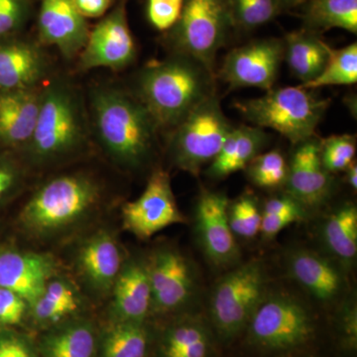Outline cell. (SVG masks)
Returning <instances> with one entry per match:
<instances>
[{
	"label": "cell",
	"mask_w": 357,
	"mask_h": 357,
	"mask_svg": "<svg viewBox=\"0 0 357 357\" xmlns=\"http://www.w3.org/2000/svg\"><path fill=\"white\" fill-rule=\"evenodd\" d=\"M184 0H147L146 14L150 24L160 31H169L177 22Z\"/></svg>",
	"instance_id": "38"
},
{
	"label": "cell",
	"mask_w": 357,
	"mask_h": 357,
	"mask_svg": "<svg viewBox=\"0 0 357 357\" xmlns=\"http://www.w3.org/2000/svg\"><path fill=\"white\" fill-rule=\"evenodd\" d=\"M44 84L0 91V145L23 149L34 131Z\"/></svg>",
	"instance_id": "20"
},
{
	"label": "cell",
	"mask_w": 357,
	"mask_h": 357,
	"mask_svg": "<svg viewBox=\"0 0 357 357\" xmlns=\"http://www.w3.org/2000/svg\"><path fill=\"white\" fill-rule=\"evenodd\" d=\"M112 291L114 321L144 323L152 304L147 260L131 259L122 265Z\"/></svg>",
	"instance_id": "21"
},
{
	"label": "cell",
	"mask_w": 357,
	"mask_h": 357,
	"mask_svg": "<svg viewBox=\"0 0 357 357\" xmlns=\"http://www.w3.org/2000/svg\"><path fill=\"white\" fill-rule=\"evenodd\" d=\"M91 133L117 164L140 169L154 153L160 128L135 95L98 86L91 96Z\"/></svg>",
	"instance_id": "1"
},
{
	"label": "cell",
	"mask_w": 357,
	"mask_h": 357,
	"mask_svg": "<svg viewBox=\"0 0 357 357\" xmlns=\"http://www.w3.org/2000/svg\"><path fill=\"white\" fill-rule=\"evenodd\" d=\"M288 167L287 195L310 213L318 210L333 194L332 174L321 164L319 141L311 139L297 144Z\"/></svg>",
	"instance_id": "16"
},
{
	"label": "cell",
	"mask_w": 357,
	"mask_h": 357,
	"mask_svg": "<svg viewBox=\"0 0 357 357\" xmlns=\"http://www.w3.org/2000/svg\"><path fill=\"white\" fill-rule=\"evenodd\" d=\"M321 164L328 173L345 171L354 162L356 153V136L333 135L319 141Z\"/></svg>",
	"instance_id": "35"
},
{
	"label": "cell",
	"mask_w": 357,
	"mask_h": 357,
	"mask_svg": "<svg viewBox=\"0 0 357 357\" xmlns=\"http://www.w3.org/2000/svg\"><path fill=\"white\" fill-rule=\"evenodd\" d=\"M100 198L95 178L84 174L59 176L33 194L21 211L20 220L33 234H53L82 220Z\"/></svg>",
	"instance_id": "6"
},
{
	"label": "cell",
	"mask_w": 357,
	"mask_h": 357,
	"mask_svg": "<svg viewBox=\"0 0 357 357\" xmlns=\"http://www.w3.org/2000/svg\"><path fill=\"white\" fill-rule=\"evenodd\" d=\"M234 28L253 30L269 23L282 9L280 0H229Z\"/></svg>",
	"instance_id": "32"
},
{
	"label": "cell",
	"mask_w": 357,
	"mask_h": 357,
	"mask_svg": "<svg viewBox=\"0 0 357 357\" xmlns=\"http://www.w3.org/2000/svg\"><path fill=\"white\" fill-rule=\"evenodd\" d=\"M126 229L141 239H147L173 225L184 223L171 178L163 169H157L148 180L144 192L122 208Z\"/></svg>",
	"instance_id": "13"
},
{
	"label": "cell",
	"mask_w": 357,
	"mask_h": 357,
	"mask_svg": "<svg viewBox=\"0 0 357 357\" xmlns=\"http://www.w3.org/2000/svg\"><path fill=\"white\" fill-rule=\"evenodd\" d=\"M309 0H280L282 9L292 8V7L307 3Z\"/></svg>",
	"instance_id": "46"
},
{
	"label": "cell",
	"mask_w": 357,
	"mask_h": 357,
	"mask_svg": "<svg viewBox=\"0 0 357 357\" xmlns=\"http://www.w3.org/2000/svg\"><path fill=\"white\" fill-rule=\"evenodd\" d=\"M31 307L35 319L42 324L58 323L65 317L74 312L70 311L69 307L59 304L44 294H42L41 297L33 304Z\"/></svg>",
	"instance_id": "40"
},
{
	"label": "cell",
	"mask_w": 357,
	"mask_h": 357,
	"mask_svg": "<svg viewBox=\"0 0 357 357\" xmlns=\"http://www.w3.org/2000/svg\"><path fill=\"white\" fill-rule=\"evenodd\" d=\"M229 199L225 194L203 189L195 208V231L208 261L220 270L241 263V251L229 222Z\"/></svg>",
	"instance_id": "11"
},
{
	"label": "cell",
	"mask_w": 357,
	"mask_h": 357,
	"mask_svg": "<svg viewBox=\"0 0 357 357\" xmlns=\"http://www.w3.org/2000/svg\"><path fill=\"white\" fill-rule=\"evenodd\" d=\"M249 344L267 354H285L306 345L316 333L311 307L298 296L270 289L249 321Z\"/></svg>",
	"instance_id": "7"
},
{
	"label": "cell",
	"mask_w": 357,
	"mask_h": 357,
	"mask_svg": "<svg viewBox=\"0 0 357 357\" xmlns=\"http://www.w3.org/2000/svg\"><path fill=\"white\" fill-rule=\"evenodd\" d=\"M91 135L83 96L67 79L54 77L44 84L34 131L22 150L32 165H50L79 153Z\"/></svg>",
	"instance_id": "3"
},
{
	"label": "cell",
	"mask_w": 357,
	"mask_h": 357,
	"mask_svg": "<svg viewBox=\"0 0 357 357\" xmlns=\"http://www.w3.org/2000/svg\"><path fill=\"white\" fill-rule=\"evenodd\" d=\"M330 46L318 33L302 29L289 33L284 39V59L294 76L306 84L323 72L328 62Z\"/></svg>",
	"instance_id": "26"
},
{
	"label": "cell",
	"mask_w": 357,
	"mask_h": 357,
	"mask_svg": "<svg viewBox=\"0 0 357 357\" xmlns=\"http://www.w3.org/2000/svg\"><path fill=\"white\" fill-rule=\"evenodd\" d=\"M135 58L136 44L128 24L126 0H119L114 9L89 31L88 41L79 55V69L123 70Z\"/></svg>",
	"instance_id": "12"
},
{
	"label": "cell",
	"mask_w": 357,
	"mask_h": 357,
	"mask_svg": "<svg viewBox=\"0 0 357 357\" xmlns=\"http://www.w3.org/2000/svg\"><path fill=\"white\" fill-rule=\"evenodd\" d=\"M50 72V58L39 42L0 40V91L41 86Z\"/></svg>",
	"instance_id": "18"
},
{
	"label": "cell",
	"mask_w": 357,
	"mask_h": 357,
	"mask_svg": "<svg viewBox=\"0 0 357 357\" xmlns=\"http://www.w3.org/2000/svg\"><path fill=\"white\" fill-rule=\"evenodd\" d=\"M321 239L326 253L347 273L352 271L357 257V208L354 203L338 206L326 218Z\"/></svg>",
	"instance_id": "24"
},
{
	"label": "cell",
	"mask_w": 357,
	"mask_h": 357,
	"mask_svg": "<svg viewBox=\"0 0 357 357\" xmlns=\"http://www.w3.org/2000/svg\"><path fill=\"white\" fill-rule=\"evenodd\" d=\"M215 93V74L194 59L174 53L148 63L136 79V96L160 129H173Z\"/></svg>",
	"instance_id": "2"
},
{
	"label": "cell",
	"mask_w": 357,
	"mask_h": 357,
	"mask_svg": "<svg viewBox=\"0 0 357 357\" xmlns=\"http://www.w3.org/2000/svg\"><path fill=\"white\" fill-rule=\"evenodd\" d=\"M305 4V29L318 33L340 28L356 34L357 0H309Z\"/></svg>",
	"instance_id": "27"
},
{
	"label": "cell",
	"mask_w": 357,
	"mask_h": 357,
	"mask_svg": "<svg viewBox=\"0 0 357 357\" xmlns=\"http://www.w3.org/2000/svg\"><path fill=\"white\" fill-rule=\"evenodd\" d=\"M151 284V312L184 311L198 297L199 278L194 263L178 248L163 245L147 260Z\"/></svg>",
	"instance_id": "10"
},
{
	"label": "cell",
	"mask_w": 357,
	"mask_h": 357,
	"mask_svg": "<svg viewBox=\"0 0 357 357\" xmlns=\"http://www.w3.org/2000/svg\"><path fill=\"white\" fill-rule=\"evenodd\" d=\"M309 213L292 197L286 194L268 199L261 211L260 234L269 241L293 223L302 222Z\"/></svg>",
	"instance_id": "31"
},
{
	"label": "cell",
	"mask_w": 357,
	"mask_h": 357,
	"mask_svg": "<svg viewBox=\"0 0 357 357\" xmlns=\"http://www.w3.org/2000/svg\"><path fill=\"white\" fill-rule=\"evenodd\" d=\"M245 169L253 184L266 189L285 185L287 178V162L278 150L257 155Z\"/></svg>",
	"instance_id": "33"
},
{
	"label": "cell",
	"mask_w": 357,
	"mask_h": 357,
	"mask_svg": "<svg viewBox=\"0 0 357 357\" xmlns=\"http://www.w3.org/2000/svg\"><path fill=\"white\" fill-rule=\"evenodd\" d=\"M285 264L291 279L321 304H340L349 294L347 272L326 253L295 248L286 253Z\"/></svg>",
	"instance_id": "15"
},
{
	"label": "cell",
	"mask_w": 357,
	"mask_h": 357,
	"mask_svg": "<svg viewBox=\"0 0 357 357\" xmlns=\"http://www.w3.org/2000/svg\"><path fill=\"white\" fill-rule=\"evenodd\" d=\"M269 290V276L261 259L238 263L227 270L208 297V319L215 337L229 342L245 332Z\"/></svg>",
	"instance_id": "4"
},
{
	"label": "cell",
	"mask_w": 357,
	"mask_h": 357,
	"mask_svg": "<svg viewBox=\"0 0 357 357\" xmlns=\"http://www.w3.org/2000/svg\"><path fill=\"white\" fill-rule=\"evenodd\" d=\"M22 181V172L13 160L0 157V201L15 191Z\"/></svg>",
	"instance_id": "41"
},
{
	"label": "cell",
	"mask_w": 357,
	"mask_h": 357,
	"mask_svg": "<svg viewBox=\"0 0 357 357\" xmlns=\"http://www.w3.org/2000/svg\"><path fill=\"white\" fill-rule=\"evenodd\" d=\"M284 40L265 38L234 49L227 54L220 75L231 88L272 89L282 61Z\"/></svg>",
	"instance_id": "14"
},
{
	"label": "cell",
	"mask_w": 357,
	"mask_h": 357,
	"mask_svg": "<svg viewBox=\"0 0 357 357\" xmlns=\"http://www.w3.org/2000/svg\"><path fill=\"white\" fill-rule=\"evenodd\" d=\"M328 103L300 86L268 89L264 96L237 102L236 107L253 126L272 129L297 145L314 137Z\"/></svg>",
	"instance_id": "5"
},
{
	"label": "cell",
	"mask_w": 357,
	"mask_h": 357,
	"mask_svg": "<svg viewBox=\"0 0 357 357\" xmlns=\"http://www.w3.org/2000/svg\"><path fill=\"white\" fill-rule=\"evenodd\" d=\"M28 304L17 294L0 287V325H17L22 321Z\"/></svg>",
	"instance_id": "39"
},
{
	"label": "cell",
	"mask_w": 357,
	"mask_h": 357,
	"mask_svg": "<svg viewBox=\"0 0 357 357\" xmlns=\"http://www.w3.org/2000/svg\"><path fill=\"white\" fill-rule=\"evenodd\" d=\"M230 229L236 237L251 239L260 234L261 211L257 199L251 194H244L229 204Z\"/></svg>",
	"instance_id": "34"
},
{
	"label": "cell",
	"mask_w": 357,
	"mask_h": 357,
	"mask_svg": "<svg viewBox=\"0 0 357 357\" xmlns=\"http://www.w3.org/2000/svg\"><path fill=\"white\" fill-rule=\"evenodd\" d=\"M234 128L217 95L206 98L173 129L170 154L174 165L198 176L220 153Z\"/></svg>",
	"instance_id": "9"
},
{
	"label": "cell",
	"mask_w": 357,
	"mask_h": 357,
	"mask_svg": "<svg viewBox=\"0 0 357 357\" xmlns=\"http://www.w3.org/2000/svg\"><path fill=\"white\" fill-rule=\"evenodd\" d=\"M43 294L47 297L58 302L59 304L69 307L72 312H76L79 307V301H77L76 293L64 281H49Z\"/></svg>",
	"instance_id": "43"
},
{
	"label": "cell",
	"mask_w": 357,
	"mask_h": 357,
	"mask_svg": "<svg viewBox=\"0 0 357 357\" xmlns=\"http://www.w3.org/2000/svg\"><path fill=\"white\" fill-rule=\"evenodd\" d=\"M0 357H36L30 344L16 333H0Z\"/></svg>",
	"instance_id": "42"
},
{
	"label": "cell",
	"mask_w": 357,
	"mask_h": 357,
	"mask_svg": "<svg viewBox=\"0 0 357 357\" xmlns=\"http://www.w3.org/2000/svg\"><path fill=\"white\" fill-rule=\"evenodd\" d=\"M215 337L208 319L185 312L162 335L160 357H213Z\"/></svg>",
	"instance_id": "22"
},
{
	"label": "cell",
	"mask_w": 357,
	"mask_h": 357,
	"mask_svg": "<svg viewBox=\"0 0 357 357\" xmlns=\"http://www.w3.org/2000/svg\"><path fill=\"white\" fill-rule=\"evenodd\" d=\"M267 143V135L257 126H234L223 143L220 153L208 165L206 174L213 178H222L244 170L260 154Z\"/></svg>",
	"instance_id": "25"
},
{
	"label": "cell",
	"mask_w": 357,
	"mask_h": 357,
	"mask_svg": "<svg viewBox=\"0 0 357 357\" xmlns=\"http://www.w3.org/2000/svg\"><path fill=\"white\" fill-rule=\"evenodd\" d=\"M55 272L50 256L27 251L0 250V287L17 294L28 306L41 297Z\"/></svg>",
	"instance_id": "19"
},
{
	"label": "cell",
	"mask_w": 357,
	"mask_h": 357,
	"mask_svg": "<svg viewBox=\"0 0 357 357\" xmlns=\"http://www.w3.org/2000/svg\"><path fill=\"white\" fill-rule=\"evenodd\" d=\"M337 333L342 347L356 351L357 347V307L354 296H347L338 305Z\"/></svg>",
	"instance_id": "37"
},
{
	"label": "cell",
	"mask_w": 357,
	"mask_h": 357,
	"mask_svg": "<svg viewBox=\"0 0 357 357\" xmlns=\"http://www.w3.org/2000/svg\"><path fill=\"white\" fill-rule=\"evenodd\" d=\"M347 181L349 185H351L352 190L356 191L357 189V166L356 163H352L347 169Z\"/></svg>",
	"instance_id": "45"
},
{
	"label": "cell",
	"mask_w": 357,
	"mask_h": 357,
	"mask_svg": "<svg viewBox=\"0 0 357 357\" xmlns=\"http://www.w3.org/2000/svg\"><path fill=\"white\" fill-rule=\"evenodd\" d=\"M31 10V0H0V40L17 36Z\"/></svg>",
	"instance_id": "36"
},
{
	"label": "cell",
	"mask_w": 357,
	"mask_h": 357,
	"mask_svg": "<svg viewBox=\"0 0 357 357\" xmlns=\"http://www.w3.org/2000/svg\"><path fill=\"white\" fill-rule=\"evenodd\" d=\"M232 29L229 0H184L166 41L174 53L194 59L215 74V58Z\"/></svg>",
	"instance_id": "8"
},
{
	"label": "cell",
	"mask_w": 357,
	"mask_h": 357,
	"mask_svg": "<svg viewBox=\"0 0 357 357\" xmlns=\"http://www.w3.org/2000/svg\"><path fill=\"white\" fill-rule=\"evenodd\" d=\"M37 30L42 46L55 47L67 59L79 55L91 31L74 0H40Z\"/></svg>",
	"instance_id": "17"
},
{
	"label": "cell",
	"mask_w": 357,
	"mask_h": 357,
	"mask_svg": "<svg viewBox=\"0 0 357 357\" xmlns=\"http://www.w3.org/2000/svg\"><path fill=\"white\" fill-rule=\"evenodd\" d=\"M79 264L91 287L107 292L122 268L121 253L114 237L102 231L91 237L79 253Z\"/></svg>",
	"instance_id": "23"
},
{
	"label": "cell",
	"mask_w": 357,
	"mask_h": 357,
	"mask_svg": "<svg viewBox=\"0 0 357 357\" xmlns=\"http://www.w3.org/2000/svg\"><path fill=\"white\" fill-rule=\"evenodd\" d=\"M357 82L356 42L340 49L328 50V62L323 72L314 81L303 84V88L314 89L324 86H349Z\"/></svg>",
	"instance_id": "30"
},
{
	"label": "cell",
	"mask_w": 357,
	"mask_h": 357,
	"mask_svg": "<svg viewBox=\"0 0 357 357\" xmlns=\"http://www.w3.org/2000/svg\"><path fill=\"white\" fill-rule=\"evenodd\" d=\"M149 342L145 321H114L103 337L102 357H146Z\"/></svg>",
	"instance_id": "29"
},
{
	"label": "cell",
	"mask_w": 357,
	"mask_h": 357,
	"mask_svg": "<svg viewBox=\"0 0 357 357\" xmlns=\"http://www.w3.org/2000/svg\"><path fill=\"white\" fill-rule=\"evenodd\" d=\"M95 331L86 321H75L44 337L41 352L44 357H93Z\"/></svg>",
	"instance_id": "28"
},
{
	"label": "cell",
	"mask_w": 357,
	"mask_h": 357,
	"mask_svg": "<svg viewBox=\"0 0 357 357\" xmlns=\"http://www.w3.org/2000/svg\"><path fill=\"white\" fill-rule=\"evenodd\" d=\"M74 3L84 18H98L107 13L114 0H74Z\"/></svg>",
	"instance_id": "44"
}]
</instances>
